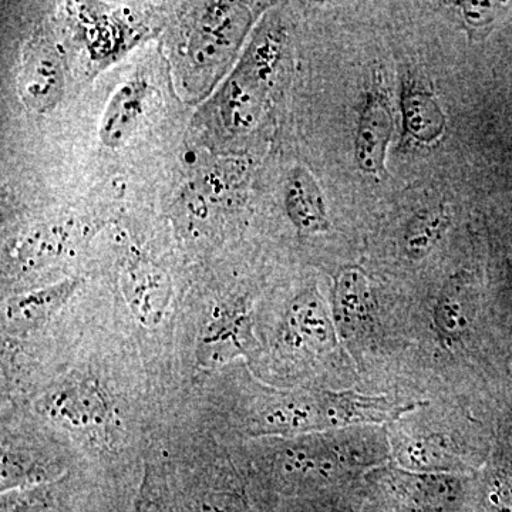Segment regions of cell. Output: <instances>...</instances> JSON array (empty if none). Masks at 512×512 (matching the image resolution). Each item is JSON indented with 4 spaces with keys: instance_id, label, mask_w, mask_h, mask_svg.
Segmentation results:
<instances>
[{
    "instance_id": "1",
    "label": "cell",
    "mask_w": 512,
    "mask_h": 512,
    "mask_svg": "<svg viewBox=\"0 0 512 512\" xmlns=\"http://www.w3.org/2000/svg\"><path fill=\"white\" fill-rule=\"evenodd\" d=\"M40 409L53 423L93 441H109L120 426L116 403L96 377H69L40 400Z\"/></svg>"
},
{
    "instance_id": "2",
    "label": "cell",
    "mask_w": 512,
    "mask_h": 512,
    "mask_svg": "<svg viewBox=\"0 0 512 512\" xmlns=\"http://www.w3.org/2000/svg\"><path fill=\"white\" fill-rule=\"evenodd\" d=\"M282 42L281 30L262 29L229 80L224 93V116L234 130H248L258 121L281 59Z\"/></svg>"
},
{
    "instance_id": "3",
    "label": "cell",
    "mask_w": 512,
    "mask_h": 512,
    "mask_svg": "<svg viewBox=\"0 0 512 512\" xmlns=\"http://www.w3.org/2000/svg\"><path fill=\"white\" fill-rule=\"evenodd\" d=\"M356 456L330 437H309L285 444L276 454L275 466L289 480H325L343 466L363 464Z\"/></svg>"
},
{
    "instance_id": "4",
    "label": "cell",
    "mask_w": 512,
    "mask_h": 512,
    "mask_svg": "<svg viewBox=\"0 0 512 512\" xmlns=\"http://www.w3.org/2000/svg\"><path fill=\"white\" fill-rule=\"evenodd\" d=\"M320 430L345 429L357 424H379L399 419L419 404L390 402L386 397L355 392L316 393Z\"/></svg>"
},
{
    "instance_id": "5",
    "label": "cell",
    "mask_w": 512,
    "mask_h": 512,
    "mask_svg": "<svg viewBox=\"0 0 512 512\" xmlns=\"http://www.w3.org/2000/svg\"><path fill=\"white\" fill-rule=\"evenodd\" d=\"M282 338L289 348L323 353L336 345L335 320L315 288L305 289L286 309Z\"/></svg>"
},
{
    "instance_id": "6",
    "label": "cell",
    "mask_w": 512,
    "mask_h": 512,
    "mask_svg": "<svg viewBox=\"0 0 512 512\" xmlns=\"http://www.w3.org/2000/svg\"><path fill=\"white\" fill-rule=\"evenodd\" d=\"M394 119L386 94L372 90L360 109L355 134V160L372 177L386 174L387 151L392 143Z\"/></svg>"
},
{
    "instance_id": "7",
    "label": "cell",
    "mask_w": 512,
    "mask_h": 512,
    "mask_svg": "<svg viewBox=\"0 0 512 512\" xmlns=\"http://www.w3.org/2000/svg\"><path fill=\"white\" fill-rule=\"evenodd\" d=\"M121 288L141 325L153 328L164 319L173 291L163 269L147 259L130 261L121 275Z\"/></svg>"
},
{
    "instance_id": "8",
    "label": "cell",
    "mask_w": 512,
    "mask_h": 512,
    "mask_svg": "<svg viewBox=\"0 0 512 512\" xmlns=\"http://www.w3.org/2000/svg\"><path fill=\"white\" fill-rule=\"evenodd\" d=\"M62 59L45 39L28 47L19 77V92L29 109H52L63 93Z\"/></svg>"
},
{
    "instance_id": "9",
    "label": "cell",
    "mask_w": 512,
    "mask_h": 512,
    "mask_svg": "<svg viewBox=\"0 0 512 512\" xmlns=\"http://www.w3.org/2000/svg\"><path fill=\"white\" fill-rule=\"evenodd\" d=\"M284 204L289 221L301 234L329 231L330 218L325 195L318 180L303 165L292 168L286 178Z\"/></svg>"
},
{
    "instance_id": "10",
    "label": "cell",
    "mask_w": 512,
    "mask_h": 512,
    "mask_svg": "<svg viewBox=\"0 0 512 512\" xmlns=\"http://www.w3.org/2000/svg\"><path fill=\"white\" fill-rule=\"evenodd\" d=\"M148 97L150 84L140 77L121 84L101 119L100 140L104 146L119 148L133 136L146 113Z\"/></svg>"
},
{
    "instance_id": "11",
    "label": "cell",
    "mask_w": 512,
    "mask_h": 512,
    "mask_svg": "<svg viewBox=\"0 0 512 512\" xmlns=\"http://www.w3.org/2000/svg\"><path fill=\"white\" fill-rule=\"evenodd\" d=\"M251 22V12L244 5H211L195 35V50L207 59L225 55L239 45Z\"/></svg>"
},
{
    "instance_id": "12",
    "label": "cell",
    "mask_w": 512,
    "mask_h": 512,
    "mask_svg": "<svg viewBox=\"0 0 512 512\" xmlns=\"http://www.w3.org/2000/svg\"><path fill=\"white\" fill-rule=\"evenodd\" d=\"M333 302L335 323L345 335L357 332L369 322L375 309V299L366 272L357 266H350L340 272L336 279Z\"/></svg>"
},
{
    "instance_id": "13",
    "label": "cell",
    "mask_w": 512,
    "mask_h": 512,
    "mask_svg": "<svg viewBox=\"0 0 512 512\" xmlns=\"http://www.w3.org/2000/svg\"><path fill=\"white\" fill-rule=\"evenodd\" d=\"M393 485L416 512L448 511L460 495V483L447 474L399 471L393 476Z\"/></svg>"
},
{
    "instance_id": "14",
    "label": "cell",
    "mask_w": 512,
    "mask_h": 512,
    "mask_svg": "<svg viewBox=\"0 0 512 512\" xmlns=\"http://www.w3.org/2000/svg\"><path fill=\"white\" fill-rule=\"evenodd\" d=\"M404 130L420 144L437 143L446 131L447 119L439 100L416 82L404 83L402 92Z\"/></svg>"
},
{
    "instance_id": "15",
    "label": "cell",
    "mask_w": 512,
    "mask_h": 512,
    "mask_svg": "<svg viewBox=\"0 0 512 512\" xmlns=\"http://www.w3.org/2000/svg\"><path fill=\"white\" fill-rule=\"evenodd\" d=\"M60 467L53 458L40 453L35 447L23 446L18 441H3L2 485L5 490L37 487L55 480Z\"/></svg>"
},
{
    "instance_id": "16",
    "label": "cell",
    "mask_w": 512,
    "mask_h": 512,
    "mask_svg": "<svg viewBox=\"0 0 512 512\" xmlns=\"http://www.w3.org/2000/svg\"><path fill=\"white\" fill-rule=\"evenodd\" d=\"M76 281H64L15 296L8 302L5 318L10 328L29 330L50 318L76 291Z\"/></svg>"
},
{
    "instance_id": "17",
    "label": "cell",
    "mask_w": 512,
    "mask_h": 512,
    "mask_svg": "<svg viewBox=\"0 0 512 512\" xmlns=\"http://www.w3.org/2000/svg\"><path fill=\"white\" fill-rule=\"evenodd\" d=\"M434 320L440 332L453 339L466 335L473 325L474 292L463 274L448 279L441 289Z\"/></svg>"
},
{
    "instance_id": "18",
    "label": "cell",
    "mask_w": 512,
    "mask_h": 512,
    "mask_svg": "<svg viewBox=\"0 0 512 512\" xmlns=\"http://www.w3.org/2000/svg\"><path fill=\"white\" fill-rule=\"evenodd\" d=\"M451 225V217L443 208L417 211L404 231V252L413 261H421L433 252Z\"/></svg>"
},
{
    "instance_id": "19",
    "label": "cell",
    "mask_w": 512,
    "mask_h": 512,
    "mask_svg": "<svg viewBox=\"0 0 512 512\" xmlns=\"http://www.w3.org/2000/svg\"><path fill=\"white\" fill-rule=\"evenodd\" d=\"M451 5L456 6L464 29L476 42L490 35L498 20L510 10V3L504 2H457Z\"/></svg>"
},
{
    "instance_id": "20",
    "label": "cell",
    "mask_w": 512,
    "mask_h": 512,
    "mask_svg": "<svg viewBox=\"0 0 512 512\" xmlns=\"http://www.w3.org/2000/svg\"><path fill=\"white\" fill-rule=\"evenodd\" d=\"M403 466L417 470V473H446L456 468L453 458L448 457L441 448L424 440H412L404 443L399 451Z\"/></svg>"
},
{
    "instance_id": "21",
    "label": "cell",
    "mask_w": 512,
    "mask_h": 512,
    "mask_svg": "<svg viewBox=\"0 0 512 512\" xmlns=\"http://www.w3.org/2000/svg\"><path fill=\"white\" fill-rule=\"evenodd\" d=\"M131 512H165L163 493L156 471L147 468L140 494Z\"/></svg>"
},
{
    "instance_id": "22",
    "label": "cell",
    "mask_w": 512,
    "mask_h": 512,
    "mask_svg": "<svg viewBox=\"0 0 512 512\" xmlns=\"http://www.w3.org/2000/svg\"><path fill=\"white\" fill-rule=\"evenodd\" d=\"M192 512H244V508L237 494L222 490L202 495Z\"/></svg>"
}]
</instances>
